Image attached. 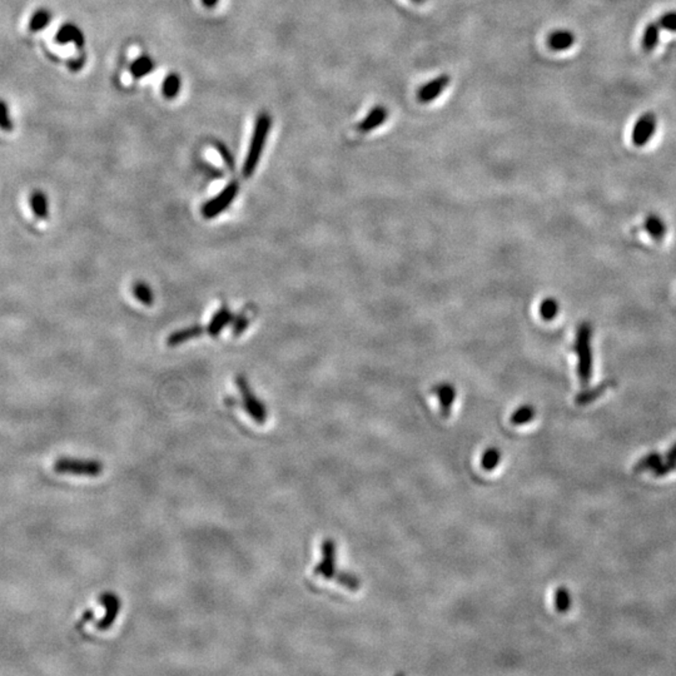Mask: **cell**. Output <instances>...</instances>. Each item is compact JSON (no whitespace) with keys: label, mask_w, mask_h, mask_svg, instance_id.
Listing matches in <instances>:
<instances>
[{"label":"cell","mask_w":676,"mask_h":676,"mask_svg":"<svg viewBox=\"0 0 676 676\" xmlns=\"http://www.w3.org/2000/svg\"><path fill=\"white\" fill-rule=\"evenodd\" d=\"M659 26L667 32H676V11H667L659 19Z\"/></svg>","instance_id":"obj_31"},{"label":"cell","mask_w":676,"mask_h":676,"mask_svg":"<svg viewBox=\"0 0 676 676\" xmlns=\"http://www.w3.org/2000/svg\"><path fill=\"white\" fill-rule=\"evenodd\" d=\"M676 470V462L674 461H666L661 462L658 466L653 470V475L655 477H664L666 475H669L672 471Z\"/></svg>","instance_id":"obj_32"},{"label":"cell","mask_w":676,"mask_h":676,"mask_svg":"<svg viewBox=\"0 0 676 676\" xmlns=\"http://www.w3.org/2000/svg\"><path fill=\"white\" fill-rule=\"evenodd\" d=\"M541 316L546 321H551L555 318L559 313V304L555 299H547L542 302L540 309Z\"/></svg>","instance_id":"obj_30"},{"label":"cell","mask_w":676,"mask_h":676,"mask_svg":"<svg viewBox=\"0 0 676 676\" xmlns=\"http://www.w3.org/2000/svg\"><path fill=\"white\" fill-rule=\"evenodd\" d=\"M220 152L223 159H225V163H227L230 167H233V158H232L231 154L228 153V151H227L225 147H220Z\"/></svg>","instance_id":"obj_36"},{"label":"cell","mask_w":676,"mask_h":676,"mask_svg":"<svg viewBox=\"0 0 676 676\" xmlns=\"http://www.w3.org/2000/svg\"><path fill=\"white\" fill-rule=\"evenodd\" d=\"M247 325H248V320H247V317H245V316H240V317L237 318L236 323H235V333H236V335H240L241 332H243V331L246 330Z\"/></svg>","instance_id":"obj_33"},{"label":"cell","mask_w":676,"mask_h":676,"mask_svg":"<svg viewBox=\"0 0 676 676\" xmlns=\"http://www.w3.org/2000/svg\"><path fill=\"white\" fill-rule=\"evenodd\" d=\"M660 26L656 21H651L648 26H645L643 38H641V47L645 52H653L658 44L660 42Z\"/></svg>","instance_id":"obj_14"},{"label":"cell","mask_w":676,"mask_h":676,"mask_svg":"<svg viewBox=\"0 0 676 676\" xmlns=\"http://www.w3.org/2000/svg\"><path fill=\"white\" fill-rule=\"evenodd\" d=\"M153 69H154V63H153L152 58L148 57V55H142L132 63L131 73L133 78L141 79L143 77H147Z\"/></svg>","instance_id":"obj_20"},{"label":"cell","mask_w":676,"mask_h":676,"mask_svg":"<svg viewBox=\"0 0 676 676\" xmlns=\"http://www.w3.org/2000/svg\"><path fill=\"white\" fill-rule=\"evenodd\" d=\"M53 470L57 473L80 475V476L97 477L104 471V465L98 460H82L62 457L54 462Z\"/></svg>","instance_id":"obj_3"},{"label":"cell","mask_w":676,"mask_h":676,"mask_svg":"<svg viewBox=\"0 0 676 676\" xmlns=\"http://www.w3.org/2000/svg\"><path fill=\"white\" fill-rule=\"evenodd\" d=\"M611 385H613L611 381H606V382L600 383V385L595 386V387L586 388V390H584L581 393L577 395L575 402H576L579 406H585V404H591L595 399L601 397L603 393L606 392V390H608V387H611Z\"/></svg>","instance_id":"obj_16"},{"label":"cell","mask_w":676,"mask_h":676,"mask_svg":"<svg viewBox=\"0 0 676 676\" xmlns=\"http://www.w3.org/2000/svg\"><path fill=\"white\" fill-rule=\"evenodd\" d=\"M272 127V119L267 113H262L254 123V129L252 134L250 148L247 152L246 161L243 164V176L248 178L257 168L258 162L262 156L263 148L267 142L268 134Z\"/></svg>","instance_id":"obj_2"},{"label":"cell","mask_w":676,"mask_h":676,"mask_svg":"<svg viewBox=\"0 0 676 676\" xmlns=\"http://www.w3.org/2000/svg\"><path fill=\"white\" fill-rule=\"evenodd\" d=\"M322 560L316 565L313 574L316 576H321L326 580H333L337 574V546L332 539L322 542Z\"/></svg>","instance_id":"obj_7"},{"label":"cell","mask_w":676,"mask_h":676,"mask_svg":"<svg viewBox=\"0 0 676 676\" xmlns=\"http://www.w3.org/2000/svg\"><path fill=\"white\" fill-rule=\"evenodd\" d=\"M644 228L645 231L649 233V236L655 241H662L667 232L665 222L658 215H648L644 220Z\"/></svg>","instance_id":"obj_15"},{"label":"cell","mask_w":676,"mask_h":676,"mask_svg":"<svg viewBox=\"0 0 676 676\" xmlns=\"http://www.w3.org/2000/svg\"><path fill=\"white\" fill-rule=\"evenodd\" d=\"M83 64L84 57H80V58L74 59V60H72V62H69L68 67L69 68L72 69L73 72H77V70H79V69L83 67Z\"/></svg>","instance_id":"obj_35"},{"label":"cell","mask_w":676,"mask_h":676,"mask_svg":"<svg viewBox=\"0 0 676 676\" xmlns=\"http://www.w3.org/2000/svg\"><path fill=\"white\" fill-rule=\"evenodd\" d=\"M658 128V118L653 112L643 113L635 122L631 132V141L635 147H644L650 142Z\"/></svg>","instance_id":"obj_6"},{"label":"cell","mask_w":676,"mask_h":676,"mask_svg":"<svg viewBox=\"0 0 676 676\" xmlns=\"http://www.w3.org/2000/svg\"><path fill=\"white\" fill-rule=\"evenodd\" d=\"M437 395H439V399H440L442 414H444V417H449L451 404L455 399V391L450 386H446V387L437 388Z\"/></svg>","instance_id":"obj_26"},{"label":"cell","mask_w":676,"mask_h":676,"mask_svg":"<svg viewBox=\"0 0 676 676\" xmlns=\"http://www.w3.org/2000/svg\"><path fill=\"white\" fill-rule=\"evenodd\" d=\"M450 82V75L442 74L440 77L432 79L429 83L422 85L417 93V98L421 103H430L440 97L441 93L449 87Z\"/></svg>","instance_id":"obj_9"},{"label":"cell","mask_w":676,"mask_h":676,"mask_svg":"<svg viewBox=\"0 0 676 676\" xmlns=\"http://www.w3.org/2000/svg\"><path fill=\"white\" fill-rule=\"evenodd\" d=\"M661 462H662V457H661L660 454L651 452L649 455L643 457V458L635 465L634 472L641 473V472L649 471V470L653 471Z\"/></svg>","instance_id":"obj_24"},{"label":"cell","mask_w":676,"mask_h":676,"mask_svg":"<svg viewBox=\"0 0 676 676\" xmlns=\"http://www.w3.org/2000/svg\"><path fill=\"white\" fill-rule=\"evenodd\" d=\"M388 119V109L383 105L378 104L373 107L370 110L367 116L365 117L358 124H357V131L361 133H368L376 129L378 127L382 126L385 122Z\"/></svg>","instance_id":"obj_11"},{"label":"cell","mask_w":676,"mask_h":676,"mask_svg":"<svg viewBox=\"0 0 676 676\" xmlns=\"http://www.w3.org/2000/svg\"><path fill=\"white\" fill-rule=\"evenodd\" d=\"M593 327L589 322L579 326L575 337V353L577 356V376L584 387H587L593 377Z\"/></svg>","instance_id":"obj_1"},{"label":"cell","mask_w":676,"mask_h":676,"mask_svg":"<svg viewBox=\"0 0 676 676\" xmlns=\"http://www.w3.org/2000/svg\"><path fill=\"white\" fill-rule=\"evenodd\" d=\"M501 461V452L496 447H490L481 457V467L486 471H493Z\"/></svg>","instance_id":"obj_23"},{"label":"cell","mask_w":676,"mask_h":676,"mask_svg":"<svg viewBox=\"0 0 676 676\" xmlns=\"http://www.w3.org/2000/svg\"><path fill=\"white\" fill-rule=\"evenodd\" d=\"M412 1H414V3H417V4H421V3H424L425 0H412Z\"/></svg>","instance_id":"obj_39"},{"label":"cell","mask_w":676,"mask_h":676,"mask_svg":"<svg viewBox=\"0 0 676 676\" xmlns=\"http://www.w3.org/2000/svg\"><path fill=\"white\" fill-rule=\"evenodd\" d=\"M535 417V409L531 406H522L519 409H516L513 416H511V424L515 426L525 425L529 424Z\"/></svg>","instance_id":"obj_27"},{"label":"cell","mask_w":676,"mask_h":676,"mask_svg":"<svg viewBox=\"0 0 676 676\" xmlns=\"http://www.w3.org/2000/svg\"><path fill=\"white\" fill-rule=\"evenodd\" d=\"M202 333H203V328H202V327H200V326H193V327L183 328V330L177 331V332L172 333V335L169 336L167 343L171 347L178 346V345H182L184 342L189 341V340H192V338L200 337Z\"/></svg>","instance_id":"obj_17"},{"label":"cell","mask_w":676,"mask_h":676,"mask_svg":"<svg viewBox=\"0 0 676 676\" xmlns=\"http://www.w3.org/2000/svg\"><path fill=\"white\" fill-rule=\"evenodd\" d=\"M0 129L4 132H11L14 129V122L11 119V110L4 100H0Z\"/></svg>","instance_id":"obj_29"},{"label":"cell","mask_w":676,"mask_h":676,"mask_svg":"<svg viewBox=\"0 0 676 676\" xmlns=\"http://www.w3.org/2000/svg\"><path fill=\"white\" fill-rule=\"evenodd\" d=\"M237 386H238V390L241 392L247 414H250V417L253 421H256L257 424H261V425L264 424L267 421V409L254 396V393L252 392L248 381L246 378L240 376V377H237Z\"/></svg>","instance_id":"obj_4"},{"label":"cell","mask_w":676,"mask_h":676,"mask_svg":"<svg viewBox=\"0 0 676 676\" xmlns=\"http://www.w3.org/2000/svg\"><path fill=\"white\" fill-rule=\"evenodd\" d=\"M93 618H95V611H93V610H87V611L83 613L82 618H80V621H79L78 625H77V628L82 629L84 625L88 624L90 620H93Z\"/></svg>","instance_id":"obj_34"},{"label":"cell","mask_w":676,"mask_h":676,"mask_svg":"<svg viewBox=\"0 0 676 676\" xmlns=\"http://www.w3.org/2000/svg\"><path fill=\"white\" fill-rule=\"evenodd\" d=\"M575 41H576V38H575V34L572 31L557 29V31L550 33V36L547 38V44L552 50L562 52V50L570 49L574 45Z\"/></svg>","instance_id":"obj_12"},{"label":"cell","mask_w":676,"mask_h":676,"mask_svg":"<svg viewBox=\"0 0 676 676\" xmlns=\"http://www.w3.org/2000/svg\"><path fill=\"white\" fill-rule=\"evenodd\" d=\"M55 42L62 44V45L68 44V43H73L74 45L78 49H82L84 44H85V37H84L82 29L77 24L64 23L55 34Z\"/></svg>","instance_id":"obj_10"},{"label":"cell","mask_w":676,"mask_h":676,"mask_svg":"<svg viewBox=\"0 0 676 676\" xmlns=\"http://www.w3.org/2000/svg\"><path fill=\"white\" fill-rule=\"evenodd\" d=\"M232 321V313L230 309L227 307H222V309L213 316V318L210 321V326H208V332H210V336H218L220 333V331L225 328V326L228 325Z\"/></svg>","instance_id":"obj_19"},{"label":"cell","mask_w":676,"mask_h":676,"mask_svg":"<svg viewBox=\"0 0 676 676\" xmlns=\"http://www.w3.org/2000/svg\"><path fill=\"white\" fill-rule=\"evenodd\" d=\"M133 294L141 304H146V306H151L153 304V292L151 287L148 286L147 284H143V282H138V284L133 286Z\"/></svg>","instance_id":"obj_28"},{"label":"cell","mask_w":676,"mask_h":676,"mask_svg":"<svg viewBox=\"0 0 676 676\" xmlns=\"http://www.w3.org/2000/svg\"><path fill=\"white\" fill-rule=\"evenodd\" d=\"M555 608L560 613H565L572 608V595L565 587H559L554 596Z\"/></svg>","instance_id":"obj_25"},{"label":"cell","mask_w":676,"mask_h":676,"mask_svg":"<svg viewBox=\"0 0 676 676\" xmlns=\"http://www.w3.org/2000/svg\"><path fill=\"white\" fill-rule=\"evenodd\" d=\"M52 11L47 8H39L33 13L29 21V31L32 33L42 32L52 21Z\"/></svg>","instance_id":"obj_18"},{"label":"cell","mask_w":676,"mask_h":676,"mask_svg":"<svg viewBox=\"0 0 676 676\" xmlns=\"http://www.w3.org/2000/svg\"><path fill=\"white\" fill-rule=\"evenodd\" d=\"M333 580L338 582L341 586L348 589L350 591H358L361 587V580L352 572H337Z\"/></svg>","instance_id":"obj_22"},{"label":"cell","mask_w":676,"mask_h":676,"mask_svg":"<svg viewBox=\"0 0 676 676\" xmlns=\"http://www.w3.org/2000/svg\"><path fill=\"white\" fill-rule=\"evenodd\" d=\"M218 1L220 0H202V3H203L205 8H215L218 4Z\"/></svg>","instance_id":"obj_38"},{"label":"cell","mask_w":676,"mask_h":676,"mask_svg":"<svg viewBox=\"0 0 676 676\" xmlns=\"http://www.w3.org/2000/svg\"><path fill=\"white\" fill-rule=\"evenodd\" d=\"M182 87V82L179 78L178 74H168L166 78L163 79L162 93L167 100H173L178 95L179 90Z\"/></svg>","instance_id":"obj_21"},{"label":"cell","mask_w":676,"mask_h":676,"mask_svg":"<svg viewBox=\"0 0 676 676\" xmlns=\"http://www.w3.org/2000/svg\"><path fill=\"white\" fill-rule=\"evenodd\" d=\"M100 603L105 608L104 618L100 620L95 628L100 631H107L114 624L119 611H121L122 603L121 599L114 593H103L100 596Z\"/></svg>","instance_id":"obj_8"},{"label":"cell","mask_w":676,"mask_h":676,"mask_svg":"<svg viewBox=\"0 0 676 676\" xmlns=\"http://www.w3.org/2000/svg\"><path fill=\"white\" fill-rule=\"evenodd\" d=\"M238 191H240L238 182L233 181L225 189H222L220 193L203 205V208H202L203 217L205 218H215L217 215H220L223 210H227L232 205L233 200H236Z\"/></svg>","instance_id":"obj_5"},{"label":"cell","mask_w":676,"mask_h":676,"mask_svg":"<svg viewBox=\"0 0 676 676\" xmlns=\"http://www.w3.org/2000/svg\"><path fill=\"white\" fill-rule=\"evenodd\" d=\"M29 205L38 220H47L49 215V200H48L47 194L41 189L33 191L29 198Z\"/></svg>","instance_id":"obj_13"},{"label":"cell","mask_w":676,"mask_h":676,"mask_svg":"<svg viewBox=\"0 0 676 676\" xmlns=\"http://www.w3.org/2000/svg\"><path fill=\"white\" fill-rule=\"evenodd\" d=\"M666 460H667V461L676 462V444L672 446L670 450H669V452L666 454Z\"/></svg>","instance_id":"obj_37"}]
</instances>
